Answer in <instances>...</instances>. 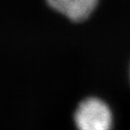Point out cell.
<instances>
[{
	"mask_svg": "<svg viewBox=\"0 0 130 130\" xmlns=\"http://www.w3.org/2000/svg\"><path fill=\"white\" fill-rule=\"evenodd\" d=\"M77 130H112L113 115L110 107L100 98H87L78 104L74 112Z\"/></svg>",
	"mask_w": 130,
	"mask_h": 130,
	"instance_id": "obj_1",
	"label": "cell"
},
{
	"mask_svg": "<svg viewBox=\"0 0 130 130\" xmlns=\"http://www.w3.org/2000/svg\"><path fill=\"white\" fill-rule=\"evenodd\" d=\"M54 11L74 22L87 19L98 5V0H45Z\"/></svg>",
	"mask_w": 130,
	"mask_h": 130,
	"instance_id": "obj_2",
	"label": "cell"
}]
</instances>
